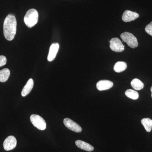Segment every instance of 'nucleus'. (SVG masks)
I'll return each instance as SVG.
<instances>
[{
    "label": "nucleus",
    "mask_w": 152,
    "mask_h": 152,
    "mask_svg": "<svg viewBox=\"0 0 152 152\" xmlns=\"http://www.w3.org/2000/svg\"><path fill=\"white\" fill-rule=\"evenodd\" d=\"M17 32V20L15 15L9 14L4 23V34L8 41H12L15 38Z\"/></svg>",
    "instance_id": "nucleus-1"
},
{
    "label": "nucleus",
    "mask_w": 152,
    "mask_h": 152,
    "mask_svg": "<svg viewBox=\"0 0 152 152\" xmlns=\"http://www.w3.org/2000/svg\"><path fill=\"white\" fill-rule=\"evenodd\" d=\"M38 12L35 9H30L25 15L24 21L28 28H32L37 24L38 21Z\"/></svg>",
    "instance_id": "nucleus-2"
},
{
    "label": "nucleus",
    "mask_w": 152,
    "mask_h": 152,
    "mask_svg": "<svg viewBox=\"0 0 152 152\" xmlns=\"http://www.w3.org/2000/svg\"><path fill=\"white\" fill-rule=\"evenodd\" d=\"M121 37L123 42L127 44L132 48H135L138 46V42L137 38L133 34L130 33L125 32L121 35Z\"/></svg>",
    "instance_id": "nucleus-3"
},
{
    "label": "nucleus",
    "mask_w": 152,
    "mask_h": 152,
    "mask_svg": "<svg viewBox=\"0 0 152 152\" xmlns=\"http://www.w3.org/2000/svg\"><path fill=\"white\" fill-rule=\"evenodd\" d=\"M30 120L32 124L38 129L44 130L46 128V123L40 116L33 114L30 117Z\"/></svg>",
    "instance_id": "nucleus-4"
},
{
    "label": "nucleus",
    "mask_w": 152,
    "mask_h": 152,
    "mask_svg": "<svg viewBox=\"0 0 152 152\" xmlns=\"http://www.w3.org/2000/svg\"><path fill=\"white\" fill-rule=\"evenodd\" d=\"M110 42V48L112 50L118 53L124 50L125 46L118 38H113Z\"/></svg>",
    "instance_id": "nucleus-5"
},
{
    "label": "nucleus",
    "mask_w": 152,
    "mask_h": 152,
    "mask_svg": "<svg viewBox=\"0 0 152 152\" xmlns=\"http://www.w3.org/2000/svg\"><path fill=\"white\" fill-rule=\"evenodd\" d=\"M64 123L66 127L75 132H81L82 131L80 126L72 120L69 118H66L64 120Z\"/></svg>",
    "instance_id": "nucleus-6"
},
{
    "label": "nucleus",
    "mask_w": 152,
    "mask_h": 152,
    "mask_svg": "<svg viewBox=\"0 0 152 152\" xmlns=\"http://www.w3.org/2000/svg\"><path fill=\"white\" fill-rule=\"evenodd\" d=\"M17 144L16 138L14 136H10L5 139L3 143V146L5 151H10L14 149L16 147Z\"/></svg>",
    "instance_id": "nucleus-7"
},
{
    "label": "nucleus",
    "mask_w": 152,
    "mask_h": 152,
    "mask_svg": "<svg viewBox=\"0 0 152 152\" xmlns=\"http://www.w3.org/2000/svg\"><path fill=\"white\" fill-rule=\"evenodd\" d=\"M113 86V83L108 80H101L97 83L96 88L99 91H103L110 89Z\"/></svg>",
    "instance_id": "nucleus-8"
},
{
    "label": "nucleus",
    "mask_w": 152,
    "mask_h": 152,
    "mask_svg": "<svg viewBox=\"0 0 152 152\" xmlns=\"http://www.w3.org/2000/svg\"><path fill=\"white\" fill-rule=\"evenodd\" d=\"M139 17V15L135 12L130 10H126L124 12L122 16L123 20L125 22H129L134 20Z\"/></svg>",
    "instance_id": "nucleus-9"
},
{
    "label": "nucleus",
    "mask_w": 152,
    "mask_h": 152,
    "mask_svg": "<svg viewBox=\"0 0 152 152\" xmlns=\"http://www.w3.org/2000/svg\"><path fill=\"white\" fill-rule=\"evenodd\" d=\"M59 48V45L58 43H53L51 45L48 57V60L49 61H52L55 59Z\"/></svg>",
    "instance_id": "nucleus-10"
},
{
    "label": "nucleus",
    "mask_w": 152,
    "mask_h": 152,
    "mask_svg": "<svg viewBox=\"0 0 152 152\" xmlns=\"http://www.w3.org/2000/svg\"><path fill=\"white\" fill-rule=\"evenodd\" d=\"M76 146L79 148L87 151L91 152L94 151V148L91 145L83 141L78 140L75 142Z\"/></svg>",
    "instance_id": "nucleus-11"
},
{
    "label": "nucleus",
    "mask_w": 152,
    "mask_h": 152,
    "mask_svg": "<svg viewBox=\"0 0 152 152\" xmlns=\"http://www.w3.org/2000/svg\"><path fill=\"white\" fill-rule=\"evenodd\" d=\"M34 80L32 79H30L22 90L21 95L23 97L26 96L31 92L34 87Z\"/></svg>",
    "instance_id": "nucleus-12"
},
{
    "label": "nucleus",
    "mask_w": 152,
    "mask_h": 152,
    "mask_svg": "<svg viewBox=\"0 0 152 152\" xmlns=\"http://www.w3.org/2000/svg\"><path fill=\"white\" fill-rule=\"evenodd\" d=\"M127 67L126 63L125 62H117L114 66V70L117 73L121 72L126 69Z\"/></svg>",
    "instance_id": "nucleus-13"
},
{
    "label": "nucleus",
    "mask_w": 152,
    "mask_h": 152,
    "mask_svg": "<svg viewBox=\"0 0 152 152\" xmlns=\"http://www.w3.org/2000/svg\"><path fill=\"white\" fill-rule=\"evenodd\" d=\"M10 75V72L8 69L5 68L0 71V82L4 83L7 81Z\"/></svg>",
    "instance_id": "nucleus-14"
},
{
    "label": "nucleus",
    "mask_w": 152,
    "mask_h": 152,
    "mask_svg": "<svg viewBox=\"0 0 152 152\" xmlns=\"http://www.w3.org/2000/svg\"><path fill=\"white\" fill-rule=\"evenodd\" d=\"M131 85L134 89L137 91H140L143 88L144 85L143 83L138 79H133L131 83Z\"/></svg>",
    "instance_id": "nucleus-15"
},
{
    "label": "nucleus",
    "mask_w": 152,
    "mask_h": 152,
    "mask_svg": "<svg viewBox=\"0 0 152 152\" xmlns=\"http://www.w3.org/2000/svg\"><path fill=\"white\" fill-rule=\"evenodd\" d=\"M142 125L148 132H150L152 129V120L149 118H145L141 121Z\"/></svg>",
    "instance_id": "nucleus-16"
},
{
    "label": "nucleus",
    "mask_w": 152,
    "mask_h": 152,
    "mask_svg": "<svg viewBox=\"0 0 152 152\" xmlns=\"http://www.w3.org/2000/svg\"><path fill=\"white\" fill-rule=\"evenodd\" d=\"M125 95L127 97L133 100L137 99L139 98V93L134 90L128 89L125 92Z\"/></svg>",
    "instance_id": "nucleus-17"
},
{
    "label": "nucleus",
    "mask_w": 152,
    "mask_h": 152,
    "mask_svg": "<svg viewBox=\"0 0 152 152\" xmlns=\"http://www.w3.org/2000/svg\"><path fill=\"white\" fill-rule=\"evenodd\" d=\"M145 31L147 34L152 36V21L146 26L145 28Z\"/></svg>",
    "instance_id": "nucleus-18"
},
{
    "label": "nucleus",
    "mask_w": 152,
    "mask_h": 152,
    "mask_svg": "<svg viewBox=\"0 0 152 152\" xmlns=\"http://www.w3.org/2000/svg\"><path fill=\"white\" fill-rule=\"evenodd\" d=\"M7 59L5 56H0V67L4 66L7 63Z\"/></svg>",
    "instance_id": "nucleus-19"
},
{
    "label": "nucleus",
    "mask_w": 152,
    "mask_h": 152,
    "mask_svg": "<svg viewBox=\"0 0 152 152\" xmlns=\"http://www.w3.org/2000/svg\"><path fill=\"white\" fill-rule=\"evenodd\" d=\"M151 93H152L151 97H152V87H151Z\"/></svg>",
    "instance_id": "nucleus-20"
}]
</instances>
